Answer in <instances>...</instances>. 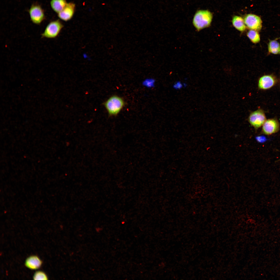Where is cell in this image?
I'll use <instances>...</instances> for the list:
<instances>
[{
	"instance_id": "9",
	"label": "cell",
	"mask_w": 280,
	"mask_h": 280,
	"mask_svg": "<svg viewBox=\"0 0 280 280\" xmlns=\"http://www.w3.org/2000/svg\"><path fill=\"white\" fill-rule=\"evenodd\" d=\"M75 7V4L73 3H67L63 10L58 13V17L64 21L70 20L74 15Z\"/></svg>"
},
{
	"instance_id": "11",
	"label": "cell",
	"mask_w": 280,
	"mask_h": 280,
	"mask_svg": "<svg viewBox=\"0 0 280 280\" xmlns=\"http://www.w3.org/2000/svg\"><path fill=\"white\" fill-rule=\"evenodd\" d=\"M233 26L239 31L243 32L246 28L244 19L241 17L235 16L233 17L232 20Z\"/></svg>"
},
{
	"instance_id": "13",
	"label": "cell",
	"mask_w": 280,
	"mask_h": 280,
	"mask_svg": "<svg viewBox=\"0 0 280 280\" xmlns=\"http://www.w3.org/2000/svg\"><path fill=\"white\" fill-rule=\"evenodd\" d=\"M269 53L274 54L280 53V44L276 40H270L268 46Z\"/></svg>"
},
{
	"instance_id": "10",
	"label": "cell",
	"mask_w": 280,
	"mask_h": 280,
	"mask_svg": "<svg viewBox=\"0 0 280 280\" xmlns=\"http://www.w3.org/2000/svg\"><path fill=\"white\" fill-rule=\"evenodd\" d=\"M42 262L37 256L32 255L27 258L25 262L26 267L32 270L38 269L41 266Z\"/></svg>"
},
{
	"instance_id": "5",
	"label": "cell",
	"mask_w": 280,
	"mask_h": 280,
	"mask_svg": "<svg viewBox=\"0 0 280 280\" xmlns=\"http://www.w3.org/2000/svg\"><path fill=\"white\" fill-rule=\"evenodd\" d=\"M243 19L246 27L249 30L258 31L261 30L262 22L261 18L259 16L249 13L245 15Z\"/></svg>"
},
{
	"instance_id": "16",
	"label": "cell",
	"mask_w": 280,
	"mask_h": 280,
	"mask_svg": "<svg viewBox=\"0 0 280 280\" xmlns=\"http://www.w3.org/2000/svg\"><path fill=\"white\" fill-rule=\"evenodd\" d=\"M183 85L180 81H178L177 82L174 84L173 87L176 89H181Z\"/></svg>"
},
{
	"instance_id": "1",
	"label": "cell",
	"mask_w": 280,
	"mask_h": 280,
	"mask_svg": "<svg viewBox=\"0 0 280 280\" xmlns=\"http://www.w3.org/2000/svg\"><path fill=\"white\" fill-rule=\"evenodd\" d=\"M213 18V15L207 10H199L195 12L192 23L197 30H200L209 27Z\"/></svg>"
},
{
	"instance_id": "3",
	"label": "cell",
	"mask_w": 280,
	"mask_h": 280,
	"mask_svg": "<svg viewBox=\"0 0 280 280\" xmlns=\"http://www.w3.org/2000/svg\"><path fill=\"white\" fill-rule=\"evenodd\" d=\"M64 27L60 20L58 19L49 23L44 32L41 34L42 38H54L57 37Z\"/></svg>"
},
{
	"instance_id": "14",
	"label": "cell",
	"mask_w": 280,
	"mask_h": 280,
	"mask_svg": "<svg viewBox=\"0 0 280 280\" xmlns=\"http://www.w3.org/2000/svg\"><path fill=\"white\" fill-rule=\"evenodd\" d=\"M247 35L250 41L254 44H257L260 41V37L258 31L250 30L247 32Z\"/></svg>"
},
{
	"instance_id": "2",
	"label": "cell",
	"mask_w": 280,
	"mask_h": 280,
	"mask_svg": "<svg viewBox=\"0 0 280 280\" xmlns=\"http://www.w3.org/2000/svg\"><path fill=\"white\" fill-rule=\"evenodd\" d=\"M125 104L123 99L116 95L110 97L104 103L105 107L110 116L117 115L124 107Z\"/></svg>"
},
{
	"instance_id": "8",
	"label": "cell",
	"mask_w": 280,
	"mask_h": 280,
	"mask_svg": "<svg viewBox=\"0 0 280 280\" xmlns=\"http://www.w3.org/2000/svg\"><path fill=\"white\" fill-rule=\"evenodd\" d=\"M276 80L275 77L271 75H264L261 76L258 82L259 89L266 90L274 86L276 82Z\"/></svg>"
},
{
	"instance_id": "12",
	"label": "cell",
	"mask_w": 280,
	"mask_h": 280,
	"mask_svg": "<svg viewBox=\"0 0 280 280\" xmlns=\"http://www.w3.org/2000/svg\"><path fill=\"white\" fill-rule=\"evenodd\" d=\"M67 3L66 0H51L50 5L53 10L58 14L63 10Z\"/></svg>"
},
{
	"instance_id": "4",
	"label": "cell",
	"mask_w": 280,
	"mask_h": 280,
	"mask_svg": "<svg viewBox=\"0 0 280 280\" xmlns=\"http://www.w3.org/2000/svg\"><path fill=\"white\" fill-rule=\"evenodd\" d=\"M29 12L31 20L34 24H40L45 19L44 11L38 4L32 5Z\"/></svg>"
},
{
	"instance_id": "7",
	"label": "cell",
	"mask_w": 280,
	"mask_h": 280,
	"mask_svg": "<svg viewBox=\"0 0 280 280\" xmlns=\"http://www.w3.org/2000/svg\"><path fill=\"white\" fill-rule=\"evenodd\" d=\"M279 128V124L275 118L266 120L263 125L262 129L263 133L270 135L277 132Z\"/></svg>"
},
{
	"instance_id": "6",
	"label": "cell",
	"mask_w": 280,
	"mask_h": 280,
	"mask_svg": "<svg viewBox=\"0 0 280 280\" xmlns=\"http://www.w3.org/2000/svg\"><path fill=\"white\" fill-rule=\"evenodd\" d=\"M266 120L265 113L261 109H258L251 112L248 118L250 123L256 129L263 125Z\"/></svg>"
},
{
	"instance_id": "15",
	"label": "cell",
	"mask_w": 280,
	"mask_h": 280,
	"mask_svg": "<svg viewBox=\"0 0 280 280\" xmlns=\"http://www.w3.org/2000/svg\"><path fill=\"white\" fill-rule=\"evenodd\" d=\"M34 280H47V277L43 272L38 271L35 272L33 276Z\"/></svg>"
}]
</instances>
